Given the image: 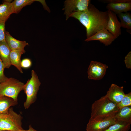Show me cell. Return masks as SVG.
I'll use <instances>...</instances> for the list:
<instances>
[{"mask_svg": "<svg viewBox=\"0 0 131 131\" xmlns=\"http://www.w3.org/2000/svg\"><path fill=\"white\" fill-rule=\"evenodd\" d=\"M70 17L78 20L85 27L86 39L94 35L98 31L105 28L108 20L107 11H100L91 3L86 10L73 13Z\"/></svg>", "mask_w": 131, "mask_h": 131, "instance_id": "6da1fadb", "label": "cell"}, {"mask_svg": "<svg viewBox=\"0 0 131 131\" xmlns=\"http://www.w3.org/2000/svg\"><path fill=\"white\" fill-rule=\"evenodd\" d=\"M119 110L117 104L110 100L105 95L95 101L92 104L89 121L114 116Z\"/></svg>", "mask_w": 131, "mask_h": 131, "instance_id": "7a4b0ae2", "label": "cell"}, {"mask_svg": "<svg viewBox=\"0 0 131 131\" xmlns=\"http://www.w3.org/2000/svg\"><path fill=\"white\" fill-rule=\"evenodd\" d=\"M23 117L20 114L15 112L10 107L8 112L0 114V130L11 131H20L22 127Z\"/></svg>", "mask_w": 131, "mask_h": 131, "instance_id": "3957f363", "label": "cell"}, {"mask_svg": "<svg viewBox=\"0 0 131 131\" xmlns=\"http://www.w3.org/2000/svg\"><path fill=\"white\" fill-rule=\"evenodd\" d=\"M38 76L33 70L31 71V77L24 84L23 90L26 95V99L24 106L25 109H28L34 103L37 98V95L41 85Z\"/></svg>", "mask_w": 131, "mask_h": 131, "instance_id": "277c9868", "label": "cell"}, {"mask_svg": "<svg viewBox=\"0 0 131 131\" xmlns=\"http://www.w3.org/2000/svg\"><path fill=\"white\" fill-rule=\"evenodd\" d=\"M24 84L14 78H8L4 82L0 83V96L11 98L17 102L18 95L23 90Z\"/></svg>", "mask_w": 131, "mask_h": 131, "instance_id": "5b68a950", "label": "cell"}, {"mask_svg": "<svg viewBox=\"0 0 131 131\" xmlns=\"http://www.w3.org/2000/svg\"><path fill=\"white\" fill-rule=\"evenodd\" d=\"M89 0H66L64 2V14L66 16V20L70 17L71 15L75 12H79L85 11L88 8L90 3Z\"/></svg>", "mask_w": 131, "mask_h": 131, "instance_id": "8992f818", "label": "cell"}, {"mask_svg": "<svg viewBox=\"0 0 131 131\" xmlns=\"http://www.w3.org/2000/svg\"><path fill=\"white\" fill-rule=\"evenodd\" d=\"M114 116L92 121H89L86 127V131H104L117 121Z\"/></svg>", "mask_w": 131, "mask_h": 131, "instance_id": "52a82bcc", "label": "cell"}, {"mask_svg": "<svg viewBox=\"0 0 131 131\" xmlns=\"http://www.w3.org/2000/svg\"><path fill=\"white\" fill-rule=\"evenodd\" d=\"M108 66L100 62L92 61L88 70L89 79L99 80L102 79L105 75Z\"/></svg>", "mask_w": 131, "mask_h": 131, "instance_id": "ba28073f", "label": "cell"}, {"mask_svg": "<svg viewBox=\"0 0 131 131\" xmlns=\"http://www.w3.org/2000/svg\"><path fill=\"white\" fill-rule=\"evenodd\" d=\"M108 20L105 28L117 38L121 34V26L116 14L107 10Z\"/></svg>", "mask_w": 131, "mask_h": 131, "instance_id": "9c48e42d", "label": "cell"}, {"mask_svg": "<svg viewBox=\"0 0 131 131\" xmlns=\"http://www.w3.org/2000/svg\"><path fill=\"white\" fill-rule=\"evenodd\" d=\"M116 38L114 35L105 28L98 31L94 35L86 39L85 41L87 42L98 41L105 46H108L110 45Z\"/></svg>", "mask_w": 131, "mask_h": 131, "instance_id": "30bf717a", "label": "cell"}, {"mask_svg": "<svg viewBox=\"0 0 131 131\" xmlns=\"http://www.w3.org/2000/svg\"><path fill=\"white\" fill-rule=\"evenodd\" d=\"M125 94L123 91V86H119L112 84L105 96L110 100L117 104L121 101Z\"/></svg>", "mask_w": 131, "mask_h": 131, "instance_id": "8fae6325", "label": "cell"}, {"mask_svg": "<svg viewBox=\"0 0 131 131\" xmlns=\"http://www.w3.org/2000/svg\"><path fill=\"white\" fill-rule=\"evenodd\" d=\"M5 40L8 46L12 50H25L24 48L28 43L25 41H20L13 37L7 31H5Z\"/></svg>", "mask_w": 131, "mask_h": 131, "instance_id": "7c38bea8", "label": "cell"}, {"mask_svg": "<svg viewBox=\"0 0 131 131\" xmlns=\"http://www.w3.org/2000/svg\"><path fill=\"white\" fill-rule=\"evenodd\" d=\"M106 8L117 14L128 12L131 10V1L108 3Z\"/></svg>", "mask_w": 131, "mask_h": 131, "instance_id": "4fadbf2b", "label": "cell"}, {"mask_svg": "<svg viewBox=\"0 0 131 131\" xmlns=\"http://www.w3.org/2000/svg\"><path fill=\"white\" fill-rule=\"evenodd\" d=\"M11 51L6 41L0 42V58L5 68H8L11 65L10 59Z\"/></svg>", "mask_w": 131, "mask_h": 131, "instance_id": "5bb4252c", "label": "cell"}, {"mask_svg": "<svg viewBox=\"0 0 131 131\" xmlns=\"http://www.w3.org/2000/svg\"><path fill=\"white\" fill-rule=\"evenodd\" d=\"M14 13L11 2L3 1L0 4V21L5 23L10 16Z\"/></svg>", "mask_w": 131, "mask_h": 131, "instance_id": "9a60e30c", "label": "cell"}, {"mask_svg": "<svg viewBox=\"0 0 131 131\" xmlns=\"http://www.w3.org/2000/svg\"><path fill=\"white\" fill-rule=\"evenodd\" d=\"M25 52V50H12L10 53L11 65L15 66L21 73H23V72L21 66V58L22 55Z\"/></svg>", "mask_w": 131, "mask_h": 131, "instance_id": "2e32d148", "label": "cell"}, {"mask_svg": "<svg viewBox=\"0 0 131 131\" xmlns=\"http://www.w3.org/2000/svg\"><path fill=\"white\" fill-rule=\"evenodd\" d=\"M17 104V102L11 98L0 96V114L7 113L11 106L16 105Z\"/></svg>", "mask_w": 131, "mask_h": 131, "instance_id": "e0dca14e", "label": "cell"}, {"mask_svg": "<svg viewBox=\"0 0 131 131\" xmlns=\"http://www.w3.org/2000/svg\"><path fill=\"white\" fill-rule=\"evenodd\" d=\"M116 121L131 122V106L123 107L114 116Z\"/></svg>", "mask_w": 131, "mask_h": 131, "instance_id": "ac0fdd59", "label": "cell"}, {"mask_svg": "<svg viewBox=\"0 0 131 131\" xmlns=\"http://www.w3.org/2000/svg\"><path fill=\"white\" fill-rule=\"evenodd\" d=\"M120 20L121 27L127 29L130 33L131 31V14L129 12L121 13L117 14Z\"/></svg>", "mask_w": 131, "mask_h": 131, "instance_id": "d6986e66", "label": "cell"}, {"mask_svg": "<svg viewBox=\"0 0 131 131\" xmlns=\"http://www.w3.org/2000/svg\"><path fill=\"white\" fill-rule=\"evenodd\" d=\"M131 122L118 121L104 131H129Z\"/></svg>", "mask_w": 131, "mask_h": 131, "instance_id": "ffe728a7", "label": "cell"}, {"mask_svg": "<svg viewBox=\"0 0 131 131\" xmlns=\"http://www.w3.org/2000/svg\"><path fill=\"white\" fill-rule=\"evenodd\" d=\"M37 0H15L12 1V4L14 13H19L22 8L25 6L31 5Z\"/></svg>", "mask_w": 131, "mask_h": 131, "instance_id": "44dd1931", "label": "cell"}, {"mask_svg": "<svg viewBox=\"0 0 131 131\" xmlns=\"http://www.w3.org/2000/svg\"><path fill=\"white\" fill-rule=\"evenodd\" d=\"M117 105L120 109L125 107L131 106V92L125 94L124 97Z\"/></svg>", "mask_w": 131, "mask_h": 131, "instance_id": "7402d4cb", "label": "cell"}, {"mask_svg": "<svg viewBox=\"0 0 131 131\" xmlns=\"http://www.w3.org/2000/svg\"><path fill=\"white\" fill-rule=\"evenodd\" d=\"M5 68L4 64L0 58V83L4 82L8 78L4 74V70Z\"/></svg>", "mask_w": 131, "mask_h": 131, "instance_id": "603a6c76", "label": "cell"}, {"mask_svg": "<svg viewBox=\"0 0 131 131\" xmlns=\"http://www.w3.org/2000/svg\"><path fill=\"white\" fill-rule=\"evenodd\" d=\"M5 23L0 21V42L5 41Z\"/></svg>", "mask_w": 131, "mask_h": 131, "instance_id": "cb8c5ba5", "label": "cell"}, {"mask_svg": "<svg viewBox=\"0 0 131 131\" xmlns=\"http://www.w3.org/2000/svg\"><path fill=\"white\" fill-rule=\"evenodd\" d=\"M32 65V61L29 58H25L21 61V66L22 68H30Z\"/></svg>", "mask_w": 131, "mask_h": 131, "instance_id": "d4e9b609", "label": "cell"}, {"mask_svg": "<svg viewBox=\"0 0 131 131\" xmlns=\"http://www.w3.org/2000/svg\"><path fill=\"white\" fill-rule=\"evenodd\" d=\"M131 52L130 51L126 56L124 60L126 67L128 68H131Z\"/></svg>", "mask_w": 131, "mask_h": 131, "instance_id": "484cf974", "label": "cell"}, {"mask_svg": "<svg viewBox=\"0 0 131 131\" xmlns=\"http://www.w3.org/2000/svg\"><path fill=\"white\" fill-rule=\"evenodd\" d=\"M101 1L108 4L114 3L123 2H127L131 1V0H101Z\"/></svg>", "mask_w": 131, "mask_h": 131, "instance_id": "4316f807", "label": "cell"}, {"mask_svg": "<svg viewBox=\"0 0 131 131\" xmlns=\"http://www.w3.org/2000/svg\"><path fill=\"white\" fill-rule=\"evenodd\" d=\"M38 1L40 2L42 4L44 9L48 11H50L49 9L47 6L45 1L44 0H38Z\"/></svg>", "mask_w": 131, "mask_h": 131, "instance_id": "83f0119b", "label": "cell"}, {"mask_svg": "<svg viewBox=\"0 0 131 131\" xmlns=\"http://www.w3.org/2000/svg\"><path fill=\"white\" fill-rule=\"evenodd\" d=\"M20 131H38L34 129L30 125L29 126V129L27 130H25L23 129L21 130Z\"/></svg>", "mask_w": 131, "mask_h": 131, "instance_id": "f1b7e54d", "label": "cell"}, {"mask_svg": "<svg viewBox=\"0 0 131 131\" xmlns=\"http://www.w3.org/2000/svg\"><path fill=\"white\" fill-rule=\"evenodd\" d=\"M3 1H5L8 2H10L11 3V2L12 1V0H4Z\"/></svg>", "mask_w": 131, "mask_h": 131, "instance_id": "f546056e", "label": "cell"}, {"mask_svg": "<svg viewBox=\"0 0 131 131\" xmlns=\"http://www.w3.org/2000/svg\"><path fill=\"white\" fill-rule=\"evenodd\" d=\"M0 131H11L7 130H0Z\"/></svg>", "mask_w": 131, "mask_h": 131, "instance_id": "4dcf8cb0", "label": "cell"}, {"mask_svg": "<svg viewBox=\"0 0 131 131\" xmlns=\"http://www.w3.org/2000/svg\"></svg>", "mask_w": 131, "mask_h": 131, "instance_id": "1f68e13d", "label": "cell"}]
</instances>
